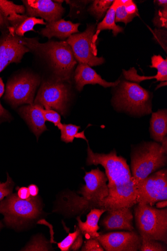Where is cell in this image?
Returning a JSON list of instances; mask_svg holds the SVG:
<instances>
[{"label":"cell","mask_w":167,"mask_h":251,"mask_svg":"<svg viewBox=\"0 0 167 251\" xmlns=\"http://www.w3.org/2000/svg\"><path fill=\"white\" fill-rule=\"evenodd\" d=\"M74 79L76 88L82 91L86 84H98L104 87H115L120 83V80L109 82L103 79L91 66L86 64L79 63L75 73Z\"/></svg>","instance_id":"e0dca14e"},{"label":"cell","mask_w":167,"mask_h":251,"mask_svg":"<svg viewBox=\"0 0 167 251\" xmlns=\"http://www.w3.org/2000/svg\"><path fill=\"white\" fill-rule=\"evenodd\" d=\"M66 3L70 5L71 8H79L81 10L85 8L87 4L90 1H66Z\"/></svg>","instance_id":"8d00e7d4"},{"label":"cell","mask_w":167,"mask_h":251,"mask_svg":"<svg viewBox=\"0 0 167 251\" xmlns=\"http://www.w3.org/2000/svg\"><path fill=\"white\" fill-rule=\"evenodd\" d=\"M151 68H156L157 73L167 78V60L164 59L161 55H154L152 57Z\"/></svg>","instance_id":"f546056e"},{"label":"cell","mask_w":167,"mask_h":251,"mask_svg":"<svg viewBox=\"0 0 167 251\" xmlns=\"http://www.w3.org/2000/svg\"><path fill=\"white\" fill-rule=\"evenodd\" d=\"M137 202L153 206L167 199V171L160 170L136 184Z\"/></svg>","instance_id":"ba28073f"},{"label":"cell","mask_w":167,"mask_h":251,"mask_svg":"<svg viewBox=\"0 0 167 251\" xmlns=\"http://www.w3.org/2000/svg\"><path fill=\"white\" fill-rule=\"evenodd\" d=\"M131 208L125 207L107 211V215L101 221V226L106 231H134V217Z\"/></svg>","instance_id":"2e32d148"},{"label":"cell","mask_w":167,"mask_h":251,"mask_svg":"<svg viewBox=\"0 0 167 251\" xmlns=\"http://www.w3.org/2000/svg\"><path fill=\"white\" fill-rule=\"evenodd\" d=\"M156 2L157 4L162 7L163 8H167V1L166 0H158V1H155Z\"/></svg>","instance_id":"ee69618b"},{"label":"cell","mask_w":167,"mask_h":251,"mask_svg":"<svg viewBox=\"0 0 167 251\" xmlns=\"http://www.w3.org/2000/svg\"><path fill=\"white\" fill-rule=\"evenodd\" d=\"M41 107V105L33 103L19 109L21 116L31 126L37 138L44 131L47 130L45 125L46 121Z\"/></svg>","instance_id":"d6986e66"},{"label":"cell","mask_w":167,"mask_h":251,"mask_svg":"<svg viewBox=\"0 0 167 251\" xmlns=\"http://www.w3.org/2000/svg\"><path fill=\"white\" fill-rule=\"evenodd\" d=\"M95 32L96 29L94 25H88L84 32L72 35L66 41L79 63L95 66L101 65L105 62L103 57L97 56L96 44L94 43L93 40Z\"/></svg>","instance_id":"52a82bcc"},{"label":"cell","mask_w":167,"mask_h":251,"mask_svg":"<svg viewBox=\"0 0 167 251\" xmlns=\"http://www.w3.org/2000/svg\"><path fill=\"white\" fill-rule=\"evenodd\" d=\"M150 131L151 138L161 143L167 133V112L166 109L152 113Z\"/></svg>","instance_id":"44dd1931"},{"label":"cell","mask_w":167,"mask_h":251,"mask_svg":"<svg viewBox=\"0 0 167 251\" xmlns=\"http://www.w3.org/2000/svg\"><path fill=\"white\" fill-rule=\"evenodd\" d=\"M81 251H104L105 250L97 238L87 239Z\"/></svg>","instance_id":"e575fe53"},{"label":"cell","mask_w":167,"mask_h":251,"mask_svg":"<svg viewBox=\"0 0 167 251\" xmlns=\"http://www.w3.org/2000/svg\"><path fill=\"white\" fill-rule=\"evenodd\" d=\"M114 100L118 106L132 114L144 115L151 112L149 93L136 83L123 82Z\"/></svg>","instance_id":"8992f818"},{"label":"cell","mask_w":167,"mask_h":251,"mask_svg":"<svg viewBox=\"0 0 167 251\" xmlns=\"http://www.w3.org/2000/svg\"><path fill=\"white\" fill-rule=\"evenodd\" d=\"M9 27L7 21L0 11V29L7 30Z\"/></svg>","instance_id":"60d3db41"},{"label":"cell","mask_w":167,"mask_h":251,"mask_svg":"<svg viewBox=\"0 0 167 251\" xmlns=\"http://www.w3.org/2000/svg\"><path fill=\"white\" fill-rule=\"evenodd\" d=\"M16 189L18 190L17 194L19 198L22 200H28L32 198L28 188L24 187L21 188L17 187Z\"/></svg>","instance_id":"d590c367"},{"label":"cell","mask_w":167,"mask_h":251,"mask_svg":"<svg viewBox=\"0 0 167 251\" xmlns=\"http://www.w3.org/2000/svg\"><path fill=\"white\" fill-rule=\"evenodd\" d=\"M5 91V85L1 78H0V99L1 98Z\"/></svg>","instance_id":"7bdbcfd3"},{"label":"cell","mask_w":167,"mask_h":251,"mask_svg":"<svg viewBox=\"0 0 167 251\" xmlns=\"http://www.w3.org/2000/svg\"><path fill=\"white\" fill-rule=\"evenodd\" d=\"M117 8V1H114L112 5L107 11L103 20L98 25L97 28L93 36V40L96 44L98 35L102 30H111L114 36H117L119 33L123 31V28L116 25L115 22L116 10Z\"/></svg>","instance_id":"7402d4cb"},{"label":"cell","mask_w":167,"mask_h":251,"mask_svg":"<svg viewBox=\"0 0 167 251\" xmlns=\"http://www.w3.org/2000/svg\"><path fill=\"white\" fill-rule=\"evenodd\" d=\"M51 0H25L23 1L28 17H40L48 23L61 19L64 12L61 3Z\"/></svg>","instance_id":"9a60e30c"},{"label":"cell","mask_w":167,"mask_h":251,"mask_svg":"<svg viewBox=\"0 0 167 251\" xmlns=\"http://www.w3.org/2000/svg\"><path fill=\"white\" fill-rule=\"evenodd\" d=\"M3 226V225L1 221H0V230H1V229H2Z\"/></svg>","instance_id":"7dc6e473"},{"label":"cell","mask_w":167,"mask_h":251,"mask_svg":"<svg viewBox=\"0 0 167 251\" xmlns=\"http://www.w3.org/2000/svg\"><path fill=\"white\" fill-rule=\"evenodd\" d=\"M24 38L17 36L9 26L0 36V73L13 63H19L29 52Z\"/></svg>","instance_id":"8fae6325"},{"label":"cell","mask_w":167,"mask_h":251,"mask_svg":"<svg viewBox=\"0 0 167 251\" xmlns=\"http://www.w3.org/2000/svg\"><path fill=\"white\" fill-rule=\"evenodd\" d=\"M25 38L30 50L41 54L48 59L59 80H68L72 75L77 61L66 41H49L40 43L35 39Z\"/></svg>","instance_id":"6da1fadb"},{"label":"cell","mask_w":167,"mask_h":251,"mask_svg":"<svg viewBox=\"0 0 167 251\" xmlns=\"http://www.w3.org/2000/svg\"><path fill=\"white\" fill-rule=\"evenodd\" d=\"M140 251H167V244L159 241L141 237Z\"/></svg>","instance_id":"83f0119b"},{"label":"cell","mask_w":167,"mask_h":251,"mask_svg":"<svg viewBox=\"0 0 167 251\" xmlns=\"http://www.w3.org/2000/svg\"><path fill=\"white\" fill-rule=\"evenodd\" d=\"M10 119L9 112L0 103V123Z\"/></svg>","instance_id":"74e56055"},{"label":"cell","mask_w":167,"mask_h":251,"mask_svg":"<svg viewBox=\"0 0 167 251\" xmlns=\"http://www.w3.org/2000/svg\"><path fill=\"white\" fill-rule=\"evenodd\" d=\"M0 11L1 12L9 26L13 27L25 14V6L15 4L13 2L6 0H0Z\"/></svg>","instance_id":"603a6c76"},{"label":"cell","mask_w":167,"mask_h":251,"mask_svg":"<svg viewBox=\"0 0 167 251\" xmlns=\"http://www.w3.org/2000/svg\"><path fill=\"white\" fill-rule=\"evenodd\" d=\"M39 83V78L32 75L17 76L8 82L5 98L14 106L33 104Z\"/></svg>","instance_id":"30bf717a"},{"label":"cell","mask_w":167,"mask_h":251,"mask_svg":"<svg viewBox=\"0 0 167 251\" xmlns=\"http://www.w3.org/2000/svg\"><path fill=\"white\" fill-rule=\"evenodd\" d=\"M81 233L79 227H76L73 233H69L62 241L57 244L58 248L62 251H69Z\"/></svg>","instance_id":"1f68e13d"},{"label":"cell","mask_w":167,"mask_h":251,"mask_svg":"<svg viewBox=\"0 0 167 251\" xmlns=\"http://www.w3.org/2000/svg\"><path fill=\"white\" fill-rule=\"evenodd\" d=\"M68 98L69 90L62 81H48L42 85L34 103L46 109H55L64 115Z\"/></svg>","instance_id":"7c38bea8"},{"label":"cell","mask_w":167,"mask_h":251,"mask_svg":"<svg viewBox=\"0 0 167 251\" xmlns=\"http://www.w3.org/2000/svg\"><path fill=\"white\" fill-rule=\"evenodd\" d=\"M113 2V0H96L93 1L88 11L97 19H101L109 9Z\"/></svg>","instance_id":"484cf974"},{"label":"cell","mask_w":167,"mask_h":251,"mask_svg":"<svg viewBox=\"0 0 167 251\" xmlns=\"http://www.w3.org/2000/svg\"><path fill=\"white\" fill-rule=\"evenodd\" d=\"M107 211L102 209H93L87 215V220L83 222L79 216L77 217L78 227L81 233L87 239L97 238L100 235L98 223L101 216Z\"/></svg>","instance_id":"ffe728a7"},{"label":"cell","mask_w":167,"mask_h":251,"mask_svg":"<svg viewBox=\"0 0 167 251\" xmlns=\"http://www.w3.org/2000/svg\"><path fill=\"white\" fill-rule=\"evenodd\" d=\"M154 25L158 27H167V7L159 10L153 20Z\"/></svg>","instance_id":"836d02e7"},{"label":"cell","mask_w":167,"mask_h":251,"mask_svg":"<svg viewBox=\"0 0 167 251\" xmlns=\"http://www.w3.org/2000/svg\"><path fill=\"white\" fill-rule=\"evenodd\" d=\"M37 25H46V24L42 19L28 17L25 14L23 15L13 28L15 33L22 37L26 32L33 31L34 26Z\"/></svg>","instance_id":"d4e9b609"},{"label":"cell","mask_w":167,"mask_h":251,"mask_svg":"<svg viewBox=\"0 0 167 251\" xmlns=\"http://www.w3.org/2000/svg\"><path fill=\"white\" fill-rule=\"evenodd\" d=\"M156 203V208L162 209L167 207V200L159 201Z\"/></svg>","instance_id":"b9f144b4"},{"label":"cell","mask_w":167,"mask_h":251,"mask_svg":"<svg viewBox=\"0 0 167 251\" xmlns=\"http://www.w3.org/2000/svg\"><path fill=\"white\" fill-rule=\"evenodd\" d=\"M164 86H167V81L162 82L159 85H158V87L156 88V90Z\"/></svg>","instance_id":"bcb514c9"},{"label":"cell","mask_w":167,"mask_h":251,"mask_svg":"<svg viewBox=\"0 0 167 251\" xmlns=\"http://www.w3.org/2000/svg\"><path fill=\"white\" fill-rule=\"evenodd\" d=\"M115 22H123L125 25L138 15L136 5L131 0H116Z\"/></svg>","instance_id":"cb8c5ba5"},{"label":"cell","mask_w":167,"mask_h":251,"mask_svg":"<svg viewBox=\"0 0 167 251\" xmlns=\"http://www.w3.org/2000/svg\"><path fill=\"white\" fill-rule=\"evenodd\" d=\"M97 239L107 251H137L142 244L141 237L135 230L110 232Z\"/></svg>","instance_id":"4fadbf2b"},{"label":"cell","mask_w":167,"mask_h":251,"mask_svg":"<svg viewBox=\"0 0 167 251\" xmlns=\"http://www.w3.org/2000/svg\"><path fill=\"white\" fill-rule=\"evenodd\" d=\"M86 185L78 192L82 195L79 199L91 209H101L100 203L109 194L108 178L98 168L86 172L84 177Z\"/></svg>","instance_id":"9c48e42d"},{"label":"cell","mask_w":167,"mask_h":251,"mask_svg":"<svg viewBox=\"0 0 167 251\" xmlns=\"http://www.w3.org/2000/svg\"><path fill=\"white\" fill-rule=\"evenodd\" d=\"M14 185V182L7 174V181L5 182L0 181V201L12 194Z\"/></svg>","instance_id":"d6a6232c"},{"label":"cell","mask_w":167,"mask_h":251,"mask_svg":"<svg viewBox=\"0 0 167 251\" xmlns=\"http://www.w3.org/2000/svg\"><path fill=\"white\" fill-rule=\"evenodd\" d=\"M137 190L134 179L130 183L109 189L108 196L100 203L101 209L107 211L122 208H132L137 202Z\"/></svg>","instance_id":"5bb4252c"},{"label":"cell","mask_w":167,"mask_h":251,"mask_svg":"<svg viewBox=\"0 0 167 251\" xmlns=\"http://www.w3.org/2000/svg\"><path fill=\"white\" fill-rule=\"evenodd\" d=\"M134 208L137 229L141 237L167 244V209L138 203Z\"/></svg>","instance_id":"7a4b0ae2"},{"label":"cell","mask_w":167,"mask_h":251,"mask_svg":"<svg viewBox=\"0 0 167 251\" xmlns=\"http://www.w3.org/2000/svg\"><path fill=\"white\" fill-rule=\"evenodd\" d=\"M28 188L32 197H36L38 196L39 193V188L36 185L31 184L28 186Z\"/></svg>","instance_id":"ab89813d"},{"label":"cell","mask_w":167,"mask_h":251,"mask_svg":"<svg viewBox=\"0 0 167 251\" xmlns=\"http://www.w3.org/2000/svg\"><path fill=\"white\" fill-rule=\"evenodd\" d=\"M80 24H74L71 21L64 19L48 23L45 28L42 29L41 33L48 38L56 37L62 40L69 38L72 35L79 32Z\"/></svg>","instance_id":"ac0fdd59"},{"label":"cell","mask_w":167,"mask_h":251,"mask_svg":"<svg viewBox=\"0 0 167 251\" xmlns=\"http://www.w3.org/2000/svg\"><path fill=\"white\" fill-rule=\"evenodd\" d=\"M84 133V131H82L81 133H78L76 135V138L83 139L86 140L87 142H88Z\"/></svg>","instance_id":"f6af8a7d"},{"label":"cell","mask_w":167,"mask_h":251,"mask_svg":"<svg viewBox=\"0 0 167 251\" xmlns=\"http://www.w3.org/2000/svg\"><path fill=\"white\" fill-rule=\"evenodd\" d=\"M124 75L129 81L141 82L142 81L155 79L157 81H167V78L164 77L157 73V75L151 76H140L137 73L135 68H131L128 71L123 70Z\"/></svg>","instance_id":"4316f807"},{"label":"cell","mask_w":167,"mask_h":251,"mask_svg":"<svg viewBox=\"0 0 167 251\" xmlns=\"http://www.w3.org/2000/svg\"><path fill=\"white\" fill-rule=\"evenodd\" d=\"M41 109L46 121L52 123L60 130L62 128L63 124L61 122V116L57 112L52 109H45L42 106Z\"/></svg>","instance_id":"4dcf8cb0"},{"label":"cell","mask_w":167,"mask_h":251,"mask_svg":"<svg viewBox=\"0 0 167 251\" xmlns=\"http://www.w3.org/2000/svg\"><path fill=\"white\" fill-rule=\"evenodd\" d=\"M41 213V203L37 197L25 200L19 198L17 194H11L0 201V214L4 215L6 225L13 228L19 229Z\"/></svg>","instance_id":"3957f363"},{"label":"cell","mask_w":167,"mask_h":251,"mask_svg":"<svg viewBox=\"0 0 167 251\" xmlns=\"http://www.w3.org/2000/svg\"><path fill=\"white\" fill-rule=\"evenodd\" d=\"M87 152V165H100L105 170L109 189L126 185L134 179L126 159L118 156L116 151L108 154L94 153L88 145Z\"/></svg>","instance_id":"5b68a950"},{"label":"cell","mask_w":167,"mask_h":251,"mask_svg":"<svg viewBox=\"0 0 167 251\" xmlns=\"http://www.w3.org/2000/svg\"><path fill=\"white\" fill-rule=\"evenodd\" d=\"M83 242V234L81 233L76 239V241L72 245L70 249L73 251H77L80 249L81 247L82 243Z\"/></svg>","instance_id":"f35d334b"},{"label":"cell","mask_w":167,"mask_h":251,"mask_svg":"<svg viewBox=\"0 0 167 251\" xmlns=\"http://www.w3.org/2000/svg\"><path fill=\"white\" fill-rule=\"evenodd\" d=\"M80 128V126L74 125L63 124L60 129L61 140L66 143H73Z\"/></svg>","instance_id":"f1b7e54d"},{"label":"cell","mask_w":167,"mask_h":251,"mask_svg":"<svg viewBox=\"0 0 167 251\" xmlns=\"http://www.w3.org/2000/svg\"><path fill=\"white\" fill-rule=\"evenodd\" d=\"M167 153L156 142L145 143L135 148L131 153V169L136 184L164 167Z\"/></svg>","instance_id":"277c9868"}]
</instances>
